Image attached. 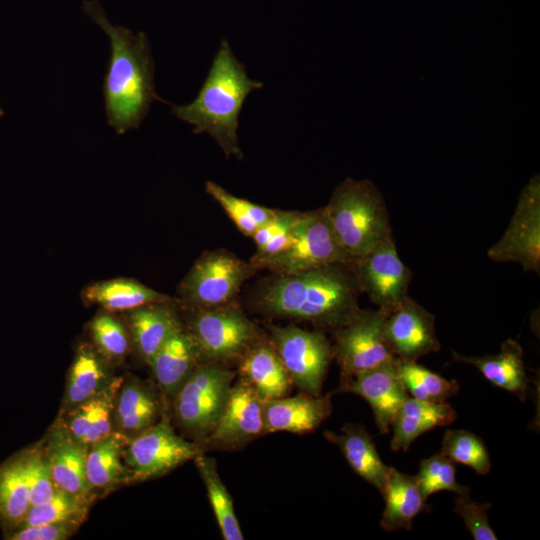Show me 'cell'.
<instances>
[{
  "mask_svg": "<svg viewBox=\"0 0 540 540\" xmlns=\"http://www.w3.org/2000/svg\"><path fill=\"white\" fill-rule=\"evenodd\" d=\"M443 455L472 468L479 475H486L491 468L489 453L483 441L466 430H447L442 439Z\"/></svg>",
  "mask_w": 540,
  "mask_h": 540,
  "instance_id": "cell-36",
  "label": "cell"
},
{
  "mask_svg": "<svg viewBox=\"0 0 540 540\" xmlns=\"http://www.w3.org/2000/svg\"><path fill=\"white\" fill-rule=\"evenodd\" d=\"M264 401L243 379L232 384L222 413L205 439L213 447L234 449L265 433Z\"/></svg>",
  "mask_w": 540,
  "mask_h": 540,
  "instance_id": "cell-14",
  "label": "cell"
},
{
  "mask_svg": "<svg viewBox=\"0 0 540 540\" xmlns=\"http://www.w3.org/2000/svg\"><path fill=\"white\" fill-rule=\"evenodd\" d=\"M385 501L380 526L391 532L398 529L410 530L414 518L425 510L424 498L416 477L390 467L382 491Z\"/></svg>",
  "mask_w": 540,
  "mask_h": 540,
  "instance_id": "cell-25",
  "label": "cell"
},
{
  "mask_svg": "<svg viewBox=\"0 0 540 540\" xmlns=\"http://www.w3.org/2000/svg\"><path fill=\"white\" fill-rule=\"evenodd\" d=\"M332 411L331 394L314 396L303 392L264 401L265 433L286 431L306 433L315 430Z\"/></svg>",
  "mask_w": 540,
  "mask_h": 540,
  "instance_id": "cell-17",
  "label": "cell"
},
{
  "mask_svg": "<svg viewBox=\"0 0 540 540\" xmlns=\"http://www.w3.org/2000/svg\"><path fill=\"white\" fill-rule=\"evenodd\" d=\"M83 9L108 35L111 58L104 83L108 123L118 134L137 128L157 96L153 61L144 33L114 26L97 0H87Z\"/></svg>",
  "mask_w": 540,
  "mask_h": 540,
  "instance_id": "cell-2",
  "label": "cell"
},
{
  "mask_svg": "<svg viewBox=\"0 0 540 540\" xmlns=\"http://www.w3.org/2000/svg\"><path fill=\"white\" fill-rule=\"evenodd\" d=\"M202 362L229 364L260 340L255 325L231 303L198 309L190 323Z\"/></svg>",
  "mask_w": 540,
  "mask_h": 540,
  "instance_id": "cell-6",
  "label": "cell"
},
{
  "mask_svg": "<svg viewBox=\"0 0 540 540\" xmlns=\"http://www.w3.org/2000/svg\"><path fill=\"white\" fill-rule=\"evenodd\" d=\"M395 359L384 362L341 382L339 390L351 392L369 403L381 434L389 432L393 418L409 397L400 381Z\"/></svg>",
  "mask_w": 540,
  "mask_h": 540,
  "instance_id": "cell-16",
  "label": "cell"
},
{
  "mask_svg": "<svg viewBox=\"0 0 540 540\" xmlns=\"http://www.w3.org/2000/svg\"><path fill=\"white\" fill-rule=\"evenodd\" d=\"M301 212L283 211L279 228L271 239L260 249L250 261L255 269L262 268L267 261L283 251L292 241L294 228Z\"/></svg>",
  "mask_w": 540,
  "mask_h": 540,
  "instance_id": "cell-41",
  "label": "cell"
},
{
  "mask_svg": "<svg viewBox=\"0 0 540 540\" xmlns=\"http://www.w3.org/2000/svg\"><path fill=\"white\" fill-rule=\"evenodd\" d=\"M270 343L293 384L303 392L320 396L333 348L322 332L295 325L271 327Z\"/></svg>",
  "mask_w": 540,
  "mask_h": 540,
  "instance_id": "cell-8",
  "label": "cell"
},
{
  "mask_svg": "<svg viewBox=\"0 0 540 540\" xmlns=\"http://www.w3.org/2000/svg\"><path fill=\"white\" fill-rule=\"evenodd\" d=\"M235 372L225 364L200 363L175 394V415L191 436L205 440L227 401Z\"/></svg>",
  "mask_w": 540,
  "mask_h": 540,
  "instance_id": "cell-5",
  "label": "cell"
},
{
  "mask_svg": "<svg viewBox=\"0 0 540 540\" xmlns=\"http://www.w3.org/2000/svg\"><path fill=\"white\" fill-rule=\"evenodd\" d=\"M360 293L351 263H336L294 273H275L258 288L254 304L271 317L336 330L360 309Z\"/></svg>",
  "mask_w": 540,
  "mask_h": 540,
  "instance_id": "cell-1",
  "label": "cell"
},
{
  "mask_svg": "<svg viewBox=\"0 0 540 540\" xmlns=\"http://www.w3.org/2000/svg\"><path fill=\"white\" fill-rule=\"evenodd\" d=\"M452 362L473 365L497 387L515 394L525 401L529 390V377L523 361L521 345L512 339L501 344L499 353L484 356H464L452 352Z\"/></svg>",
  "mask_w": 540,
  "mask_h": 540,
  "instance_id": "cell-19",
  "label": "cell"
},
{
  "mask_svg": "<svg viewBox=\"0 0 540 540\" xmlns=\"http://www.w3.org/2000/svg\"><path fill=\"white\" fill-rule=\"evenodd\" d=\"M77 525L72 523H51L34 526H20L5 534L10 540H64Z\"/></svg>",
  "mask_w": 540,
  "mask_h": 540,
  "instance_id": "cell-42",
  "label": "cell"
},
{
  "mask_svg": "<svg viewBox=\"0 0 540 540\" xmlns=\"http://www.w3.org/2000/svg\"><path fill=\"white\" fill-rule=\"evenodd\" d=\"M128 321L136 349L147 363L182 326L175 312L165 303H153L131 310Z\"/></svg>",
  "mask_w": 540,
  "mask_h": 540,
  "instance_id": "cell-27",
  "label": "cell"
},
{
  "mask_svg": "<svg viewBox=\"0 0 540 540\" xmlns=\"http://www.w3.org/2000/svg\"><path fill=\"white\" fill-rule=\"evenodd\" d=\"M490 503H477L469 495H458L454 499V509L475 540H497L488 520Z\"/></svg>",
  "mask_w": 540,
  "mask_h": 540,
  "instance_id": "cell-40",
  "label": "cell"
},
{
  "mask_svg": "<svg viewBox=\"0 0 540 540\" xmlns=\"http://www.w3.org/2000/svg\"><path fill=\"white\" fill-rule=\"evenodd\" d=\"M109 383L99 356L84 346L78 350L68 374L66 403L72 408L101 392Z\"/></svg>",
  "mask_w": 540,
  "mask_h": 540,
  "instance_id": "cell-30",
  "label": "cell"
},
{
  "mask_svg": "<svg viewBox=\"0 0 540 540\" xmlns=\"http://www.w3.org/2000/svg\"><path fill=\"white\" fill-rule=\"evenodd\" d=\"M206 191L223 208L239 231L251 237L262 224L271 220L277 210L239 198L212 181L206 182Z\"/></svg>",
  "mask_w": 540,
  "mask_h": 540,
  "instance_id": "cell-34",
  "label": "cell"
},
{
  "mask_svg": "<svg viewBox=\"0 0 540 540\" xmlns=\"http://www.w3.org/2000/svg\"><path fill=\"white\" fill-rule=\"evenodd\" d=\"M3 115V111L2 109L0 108V117Z\"/></svg>",
  "mask_w": 540,
  "mask_h": 540,
  "instance_id": "cell-44",
  "label": "cell"
},
{
  "mask_svg": "<svg viewBox=\"0 0 540 540\" xmlns=\"http://www.w3.org/2000/svg\"><path fill=\"white\" fill-rule=\"evenodd\" d=\"M124 440L123 435L112 433L87 449L86 476L92 490L110 489L127 474L121 460Z\"/></svg>",
  "mask_w": 540,
  "mask_h": 540,
  "instance_id": "cell-29",
  "label": "cell"
},
{
  "mask_svg": "<svg viewBox=\"0 0 540 540\" xmlns=\"http://www.w3.org/2000/svg\"><path fill=\"white\" fill-rule=\"evenodd\" d=\"M336 263H352L340 248L323 207L301 212L291 243L263 267L294 273Z\"/></svg>",
  "mask_w": 540,
  "mask_h": 540,
  "instance_id": "cell-10",
  "label": "cell"
},
{
  "mask_svg": "<svg viewBox=\"0 0 540 540\" xmlns=\"http://www.w3.org/2000/svg\"><path fill=\"white\" fill-rule=\"evenodd\" d=\"M394 362L400 381L407 393L415 399L442 403L459 390V384L456 380L445 379L418 364L417 361H406L396 357Z\"/></svg>",
  "mask_w": 540,
  "mask_h": 540,
  "instance_id": "cell-32",
  "label": "cell"
},
{
  "mask_svg": "<svg viewBox=\"0 0 540 540\" xmlns=\"http://www.w3.org/2000/svg\"><path fill=\"white\" fill-rule=\"evenodd\" d=\"M120 384V379L112 380L101 392L72 407L64 430L86 448L110 436Z\"/></svg>",
  "mask_w": 540,
  "mask_h": 540,
  "instance_id": "cell-21",
  "label": "cell"
},
{
  "mask_svg": "<svg viewBox=\"0 0 540 540\" xmlns=\"http://www.w3.org/2000/svg\"><path fill=\"white\" fill-rule=\"evenodd\" d=\"M262 87V82L248 77L244 65L223 39L196 99L188 105L173 106L172 113L192 124L195 134H210L226 157L234 155L241 159L239 114L247 96Z\"/></svg>",
  "mask_w": 540,
  "mask_h": 540,
  "instance_id": "cell-3",
  "label": "cell"
},
{
  "mask_svg": "<svg viewBox=\"0 0 540 540\" xmlns=\"http://www.w3.org/2000/svg\"><path fill=\"white\" fill-rule=\"evenodd\" d=\"M27 471L30 486L31 506L50 500L57 488L42 449H27Z\"/></svg>",
  "mask_w": 540,
  "mask_h": 540,
  "instance_id": "cell-39",
  "label": "cell"
},
{
  "mask_svg": "<svg viewBox=\"0 0 540 540\" xmlns=\"http://www.w3.org/2000/svg\"><path fill=\"white\" fill-rule=\"evenodd\" d=\"M201 453L198 445L177 435L162 419L130 439L124 458L130 479L141 481L165 474Z\"/></svg>",
  "mask_w": 540,
  "mask_h": 540,
  "instance_id": "cell-12",
  "label": "cell"
},
{
  "mask_svg": "<svg viewBox=\"0 0 540 540\" xmlns=\"http://www.w3.org/2000/svg\"><path fill=\"white\" fill-rule=\"evenodd\" d=\"M387 314L379 308L359 309L334 330L333 357L340 367L341 382L396 358L384 336Z\"/></svg>",
  "mask_w": 540,
  "mask_h": 540,
  "instance_id": "cell-7",
  "label": "cell"
},
{
  "mask_svg": "<svg viewBox=\"0 0 540 540\" xmlns=\"http://www.w3.org/2000/svg\"><path fill=\"white\" fill-rule=\"evenodd\" d=\"M324 436L340 448L356 474L382 493L390 467L383 463L373 438L362 425L347 424L341 433L326 431Z\"/></svg>",
  "mask_w": 540,
  "mask_h": 540,
  "instance_id": "cell-24",
  "label": "cell"
},
{
  "mask_svg": "<svg viewBox=\"0 0 540 540\" xmlns=\"http://www.w3.org/2000/svg\"><path fill=\"white\" fill-rule=\"evenodd\" d=\"M384 336L395 357L406 361H417L441 348L435 317L409 295L388 312Z\"/></svg>",
  "mask_w": 540,
  "mask_h": 540,
  "instance_id": "cell-15",
  "label": "cell"
},
{
  "mask_svg": "<svg viewBox=\"0 0 540 540\" xmlns=\"http://www.w3.org/2000/svg\"><path fill=\"white\" fill-rule=\"evenodd\" d=\"M158 404L143 386L129 383L120 391L114 408L117 425L127 433L138 434L154 424Z\"/></svg>",
  "mask_w": 540,
  "mask_h": 540,
  "instance_id": "cell-33",
  "label": "cell"
},
{
  "mask_svg": "<svg viewBox=\"0 0 540 540\" xmlns=\"http://www.w3.org/2000/svg\"><path fill=\"white\" fill-rule=\"evenodd\" d=\"M241 379L263 401L286 396L293 382L270 342L257 341L238 361Z\"/></svg>",
  "mask_w": 540,
  "mask_h": 540,
  "instance_id": "cell-22",
  "label": "cell"
},
{
  "mask_svg": "<svg viewBox=\"0 0 540 540\" xmlns=\"http://www.w3.org/2000/svg\"><path fill=\"white\" fill-rule=\"evenodd\" d=\"M198 471L207 489L215 518L225 540H243L231 495L222 482L213 459L202 453L195 459Z\"/></svg>",
  "mask_w": 540,
  "mask_h": 540,
  "instance_id": "cell-31",
  "label": "cell"
},
{
  "mask_svg": "<svg viewBox=\"0 0 540 540\" xmlns=\"http://www.w3.org/2000/svg\"><path fill=\"white\" fill-rule=\"evenodd\" d=\"M30 507L27 450H24L0 465V523L2 527L7 532L20 527Z\"/></svg>",
  "mask_w": 540,
  "mask_h": 540,
  "instance_id": "cell-26",
  "label": "cell"
},
{
  "mask_svg": "<svg viewBox=\"0 0 540 540\" xmlns=\"http://www.w3.org/2000/svg\"><path fill=\"white\" fill-rule=\"evenodd\" d=\"M83 297L87 302L108 311H131L153 303H166L168 300L166 295L127 278L94 283L85 288Z\"/></svg>",
  "mask_w": 540,
  "mask_h": 540,
  "instance_id": "cell-28",
  "label": "cell"
},
{
  "mask_svg": "<svg viewBox=\"0 0 540 540\" xmlns=\"http://www.w3.org/2000/svg\"><path fill=\"white\" fill-rule=\"evenodd\" d=\"M495 262H514L526 272L540 273V180L531 177L522 189L511 220L487 251Z\"/></svg>",
  "mask_w": 540,
  "mask_h": 540,
  "instance_id": "cell-11",
  "label": "cell"
},
{
  "mask_svg": "<svg viewBox=\"0 0 540 540\" xmlns=\"http://www.w3.org/2000/svg\"><path fill=\"white\" fill-rule=\"evenodd\" d=\"M323 209L340 248L351 262L393 236L384 198L370 180L345 179Z\"/></svg>",
  "mask_w": 540,
  "mask_h": 540,
  "instance_id": "cell-4",
  "label": "cell"
},
{
  "mask_svg": "<svg viewBox=\"0 0 540 540\" xmlns=\"http://www.w3.org/2000/svg\"><path fill=\"white\" fill-rule=\"evenodd\" d=\"M283 217V211L277 210L275 216L268 222L259 226L251 238H253L257 250H260L274 235L276 230L279 228Z\"/></svg>",
  "mask_w": 540,
  "mask_h": 540,
  "instance_id": "cell-43",
  "label": "cell"
},
{
  "mask_svg": "<svg viewBox=\"0 0 540 540\" xmlns=\"http://www.w3.org/2000/svg\"><path fill=\"white\" fill-rule=\"evenodd\" d=\"M256 269L234 254L214 250L203 254L181 284L184 299L197 309L231 303Z\"/></svg>",
  "mask_w": 540,
  "mask_h": 540,
  "instance_id": "cell-9",
  "label": "cell"
},
{
  "mask_svg": "<svg viewBox=\"0 0 540 540\" xmlns=\"http://www.w3.org/2000/svg\"><path fill=\"white\" fill-rule=\"evenodd\" d=\"M415 477L425 499L439 491H452L457 495L470 492L469 487L458 484L453 461L442 453L422 459Z\"/></svg>",
  "mask_w": 540,
  "mask_h": 540,
  "instance_id": "cell-37",
  "label": "cell"
},
{
  "mask_svg": "<svg viewBox=\"0 0 540 540\" xmlns=\"http://www.w3.org/2000/svg\"><path fill=\"white\" fill-rule=\"evenodd\" d=\"M93 340L107 359L123 358L129 350V337L123 325L109 314H99L91 321Z\"/></svg>",
  "mask_w": 540,
  "mask_h": 540,
  "instance_id": "cell-38",
  "label": "cell"
},
{
  "mask_svg": "<svg viewBox=\"0 0 540 540\" xmlns=\"http://www.w3.org/2000/svg\"><path fill=\"white\" fill-rule=\"evenodd\" d=\"M86 453L87 448L64 429L53 431L44 450L56 488L89 501L92 489L86 476Z\"/></svg>",
  "mask_w": 540,
  "mask_h": 540,
  "instance_id": "cell-18",
  "label": "cell"
},
{
  "mask_svg": "<svg viewBox=\"0 0 540 540\" xmlns=\"http://www.w3.org/2000/svg\"><path fill=\"white\" fill-rule=\"evenodd\" d=\"M456 411L447 403H433L408 397L397 410L391 423V449L406 452L421 434L451 424Z\"/></svg>",
  "mask_w": 540,
  "mask_h": 540,
  "instance_id": "cell-23",
  "label": "cell"
},
{
  "mask_svg": "<svg viewBox=\"0 0 540 540\" xmlns=\"http://www.w3.org/2000/svg\"><path fill=\"white\" fill-rule=\"evenodd\" d=\"M351 265L360 291L379 309L390 312L408 296L412 272L400 259L393 236Z\"/></svg>",
  "mask_w": 540,
  "mask_h": 540,
  "instance_id": "cell-13",
  "label": "cell"
},
{
  "mask_svg": "<svg viewBox=\"0 0 540 540\" xmlns=\"http://www.w3.org/2000/svg\"><path fill=\"white\" fill-rule=\"evenodd\" d=\"M202 363L196 343L182 326L160 347L149 361L162 391L175 395L193 370Z\"/></svg>",
  "mask_w": 540,
  "mask_h": 540,
  "instance_id": "cell-20",
  "label": "cell"
},
{
  "mask_svg": "<svg viewBox=\"0 0 540 540\" xmlns=\"http://www.w3.org/2000/svg\"><path fill=\"white\" fill-rule=\"evenodd\" d=\"M89 501L74 497L57 489L47 502L30 507L21 526L51 523H72L78 525L87 514Z\"/></svg>",
  "mask_w": 540,
  "mask_h": 540,
  "instance_id": "cell-35",
  "label": "cell"
}]
</instances>
